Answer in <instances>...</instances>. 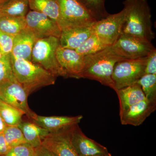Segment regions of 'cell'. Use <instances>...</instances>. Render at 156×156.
<instances>
[{
	"label": "cell",
	"instance_id": "cell-1",
	"mask_svg": "<svg viewBox=\"0 0 156 156\" xmlns=\"http://www.w3.org/2000/svg\"><path fill=\"white\" fill-rule=\"evenodd\" d=\"M126 17L122 33L151 42L155 38L147 0H125Z\"/></svg>",
	"mask_w": 156,
	"mask_h": 156
},
{
	"label": "cell",
	"instance_id": "cell-2",
	"mask_svg": "<svg viewBox=\"0 0 156 156\" xmlns=\"http://www.w3.org/2000/svg\"><path fill=\"white\" fill-rule=\"evenodd\" d=\"M11 61L15 79L28 95L42 87L55 84L56 77L38 65L11 56Z\"/></svg>",
	"mask_w": 156,
	"mask_h": 156
},
{
	"label": "cell",
	"instance_id": "cell-3",
	"mask_svg": "<svg viewBox=\"0 0 156 156\" xmlns=\"http://www.w3.org/2000/svg\"><path fill=\"white\" fill-rule=\"evenodd\" d=\"M122 60L113 52L110 46L95 54L85 56V66L80 78L97 81L113 89V71L115 63Z\"/></svg>",
	"mask_w": 156,
	"mask_h": 156
},
{
	"label": "cell",
	"instance_id": "cell-4",
	"mask_svg": "<svg viewBox=\"0 0 156 156\" xmlns=\"http://www.w3.org/2000/svg\"><path fill=\"white\" fill-rule=\"evenodd\" d=\"M59 46V38L56 37L37 39L33 49L31 61L41 66L56 78H66L56 57V50Z\"/></svg>",
	"mask_w": 156,
	"mask_h": 156
},
{
	"label": "cell",
	"instance_id": "cell-5",
	"mask_svg": "<svg viewBox=\"0 0 156 156\" xmlns=\"http://www.w3.org/2000/svg\"><path fill=\"white\" fill-rule=\"evenodd\" d=\"M147 56L132 59H123L115 64L112 79L115 91L137 83L144 75Z\"/></svg>",
	"mask_w": 156,
	"mask_h": 156
},
{
	"label": "cell",
	"instance_id": "cell-6",
	"mask_svg": "<svg viewBox=\"0 0 156 156\" xmlns=\"http://www.w3.org/2000/svg\"><path fill=\"white\" fill-rule=\"evenodd\" d=\"M110 48L117 56L123 59L147 57L156 49L151 42L124 34H121Z\"/></svg>",
	"mask_w": 156,
	"mask_h": 156
},
{
	"label": "cell",
	"instance_id": "cell-7",
	"mask_svg": "<svg viewBox=\"0 0 156 156\" xmlns=\"http://www.w3.org/2000/svg\"><path fill=\"white\" fill-rule=\"evenodd\" d=\"M61 20L59 27L64 29L90 26L96 20L79 0H58Z\"/></svg>",
	"mask_w": 156,
	"mask_h": 156
},
{
	"label": "cell",
	"instance_id": "cell-8",
	"mask_svg": "<svg viewBox=\"0 0 156 156\" xmlns=\"http://www.w3.org/2000/svg\"><path fill=\"white\" fill-rule=\"evenodd\" d=\"M28 95L15 78L0 84V98L3 101L22 111L31 120L36 114L27 102Z\"/></svg>",
	"mask_w": 156,
	"mask_h": 156
},
{
	"label": "cell",
	"instance_id": "cell-9",
	"mask_svg": "<svg viewBox=\"0 0 156 156\" xmlns=\"http://www.w3.org/2000/svg\"><path fill=\"white\" fill-rule=\"evenodd\" d=\"M27 27L37 39L60 36L61 29L58 23L45 14L34 11H29L25 17Z\"/></svg>",
	"mask_w": 156,
	"mask_h": 156
},
{
	"label": "cell",
	"instance_id": "cell-10",
	"mask_svg": "<svg viewBox=\"0 0 156 156\" xmlns=\"http://www.w3.org/2000/svg\"><path fill=\"white\" fill-rule=\"evenodd\" d=\"M78 125L73 126L70 132L71 143L77 156H112L106 147L87 137Z\"/></svg>",
	"mask_w": 156,
	"mask_h": 156
},
{
	"label": "cell",
	"instance_id": "cell-11",
	"mask_svg": "<svg viewBox=\"0 0 156 156\" xmlns=\"http://www.w3.org/2000/svg\"><path fill=\"white\" fill-rule=\"evenodd\" d=\"M126 12L124 7L119 13L109 14L105 18L96 21L92 26L94 33L112 44L122 33Z\"/></svg>",
	"mask_w": 156,
	"mask_h": 156
},
{
	"label": "cell",
	"instance_id": "cell-12",
	"mask_svg": "<svg viewBox=\"0 0 156 156\" xmlns=\"http://www.w3.org/2000/svg\"><path fill=\"white\" fill-rule=\"evenodd\" d=\"M72 126L49 133L42 139L41 145L55 156H77L71 143Z\"/></svg>",
	"mask_w": 156,
	"mask_h": 156
},
{
	"label": "cell",
	"instance_id": "cell-13",
	"mask_svg": "<svg viewBox=\"0 0 156 156\" xmlns=\"http://www.w3.org/2000/svg\"><path fill=\"white\" fill-rule=\"evenodd\" d=\"M56 57L66 78L80 79L85 66V56L79 54L76 50L59 46L56 50Z\"/></svg>",
	"mask_w": 156,
	"mask_h": 156
},
{
	"label": "cell",
	"instance_id": "cell-14",
	"mask_svg": "<svg viewBox=\"0 0 156 156\" xmlns=\"http://www.w3.org/2000/svg\"><path fill=\"white\" fill-rule=\"evenodd\" d=\"M156 109V102L145 98L119 112L121 124L140 126Z\"/></svg>",
	"mask_w": 156,
	"mask_h": 156
},
{
	"label": "cell",
	"instance_id": "cell-15",
	"mask_svg": "<svg viewBox=\"0 0 156 156\" xmlns=\"http://www.w3.org/2000/svg\"><path fill=\"white\" fill-rule=\"evenodd\" d=\"M83 118L82 115L76 116H44L38 115L36 114L31 120L37 125L46 129L49 133H51L79 124Z\"/></svg>",
	"mask_w": 156,
	"mask_h": 156
},
{
	"label": "cell",
	"instance_id": "cell-16",
	"mask_svg": "<svg viewBox=\"0 0 156 156\" xmlns=\"http://www.w3.org/2000/svg\"><path fill=\"white\" fill-rule=\"evenodd\" d=\"M92 26L62 30L59 38V46L76 50L94 33Z\"/></svg>",
	"mask_w": 156,
	"mask_h": 156
},
{
	"label": "cell",
	"instance_id": "cell-17",
	"mask_svg": "<svg viewBox=\"0 0 156 156\" xmlns=\"http://www.w3.org/2000/svg\"><path fill=\"white\" fill-rule=\"evenodd\" d=\"M37 40L27 27L14 36L11 57L31 61L34 45Z\"/></svg>",
	"mask_w": 156,
	"mask_h": 156
},
{
	"label": "cell",
	"instance_id": "cell-18",
	"mask_svg": "<svg viewBox=\"0 0 156 156\" xmlns=\"http://www.w3.org/2000/svg\"><path fill=\"white\" fill-rule=\"evenodd\" d=\"M119 101V112L146 98L139 84L136 83L115 91Z\"/></svg>",
	"mask_w": 156,
	"mask_h": 156
},
{
	"label": "cell",
	"instance_id": "cell-19",
	"mask_svg": "<svg viewBox=\"0 0 156 156\" xmlns=\"http://www.w3.org/2000/svg\"><path fill=\"white\" fill-rule=\"evenodd\" d=\"M29 7L31 11L45 14L59 26L61 13L58 0H29Z\"/></svg>",
	"mask_w": 156,
	"mask_h": 156
},
{
	"label": "cell",
	"instance_id": "cell-20",
	"mask_svg": "<svg viewBox=\"0 0 156 156\" xmlns=\"http://www.w3.org/2000/svg\"><path fill=\"white\" fill-rule=\"evenodd\" d=\"M18 126L22 131L27 143L34 148L41 145L42 139L50 133L33 122L22 121Z\"/></svg>",
	"mask_w": 156,
	"mask_h": 156
},
{
	"label": "cell",
	"instance_id": "cell-21",
	"mask_svg": "<svg viewBox=\"0 0 156 156\" xmlns=\"http://www.w3.org/2000/svg\"><path fill=\"white\" fill-rule=\"evenodd\" d=\"M111 45L105 39L94 33L76 51L82 56H86L100 52Z\"/></svg>",
	"mask_w": 156,
	"mask_h": 156
},
{
	"label": "cell",
	"instance_id": "cell-22",
	"mask_svg": "<svg viewBox=\"0 0 156 156\" xmlns=\"http://www.w3.org/2000/svg\"><path fill=\"white\" fill-rule=\"evenodd\" d=\"M29 8V0H8L0 7V16L24 17Z\"/></svg>",
	"mask_w": 156,
	"mask_h": 156
},
{
	"label": "cell",
	"instance_id": "cell-23",
	"mask_svg": "<svg viewBox=\"0 0 156 156\" xmlns=\"http://www.w3.org/2000/svg\"><path fill=\"white\" fill-rule=\"evenodd\" d=\"M27 27L25 17L0 16V30L11 35H16Z\"/></svg>",
	"mask_w": 156,
	"mask_h": 156
},
{
	"label": "cell",
	"instance_id": "cell-24",
	"mask_svg": "<svg viewBox=\"0 0 156 156\" xmlns=\"http://www.w3.org/2000/svg\"><path fill=\"white\" fill-rule=\"evenodd\" d=\"M25 113L3 101L0 107V115L7 126H18L22 122Z\"/></svg>",
	"mask_w": 156,
	"mask_h": 156
},
{
	"label": "cell",
	"instance_id": "cell-25",
	"mask_svg": "<svg viewBox=\"0 0 156 156\" xmlns=\"http://www.w3.org/2000/svg\"><path fill=\"white\" fill-rule=\"evenodd\" d=\"M96 21L109 15L105 7V0H79Z\"/></svg>",
	"mask_w": 156,
	"mask_h": 156
},
{
	"label": "cell",
	"instance_id": "cell-26",
	"mask_svg": "<svg viewBox=\"0 0 156 156\" xmlns=\"http://www.w3.org/2000/svg\"><path fill=\"white\" fill-rule=\"evenodd\" d=\"M146 98L156 102V74H144L137 81Z\"/></svg>",
	"mask_w": 156,
	"mask_h": 156
},
{
	"label": "cell",
	"instance_id": "cell-27",
	"mask_svg": "<svg viewBox=\"0 0 156 156\" xmlns=\"http://www.w3.org/2000/svg\"><path fill=\"white\" fill-rule=\"evenodd\" d=\"M3 133L6 142L11 148L27 143L18 126H7Z\"/></svg>",
	"mask_w": 156,
	"mask_h": 156
},
{
	"label": "cell",
	"instance_id": "cell-28",
	"mask_svg": "<svg viewBox=\"0 0 156 156\" xmlns=\"http://www.w3.org/2000/svg\"><path fill=\"white\" fill-rule=\"evenodd\" d=\"M15 78L11 61V55L3 56L0 59V84Z\"/></svg>",
	"mask_w": 156,
	"mask_h": 156
},
{
	"label": "cell",
	"instance_id": "cell-29",
	"mask_svg": "<svg viewBox=\"0 0 156 156\" xmlns=\"http://www.w3.org/2000/svg\"><path fill=\"white\" fill-rule=\"evenodd\" d=\"M35 153V148L26 143L11 147L2 156H31Z\"/></svg>",
	"mask_w": 156,
	"mask_h": 156
},
{
	"label": "cell",
	"instance_id": "cell-30",
	"mask_svg": "<svg viewBox=\"0 0 156 156\" xmlns=\"http://www.w3.org/2000/svg\"><path fill=\"white\" fill-rule=\"evenodd\" d=\"M14 36L0 30V50L3 56L11 55L14 44Z\"/></svg>",
	"mask_w": 156,
	"mask_h": 156
},
{
	"label": "cell",
	"instance_id": "cell-31",
	"mask_svg": "<svg viewBox=\"0 0 156 156\" xmlns=\"http://www.w3.org/2000/svg\"><path fill=\"white\" fill-rule=\"evenodd\" d=\"M144 74H156V49L147 56Z\"/></svg>",
	"mask_w": 156,
	"mask_h": 156
},
{
	"label": "cell",
	"instance_id": "cell-32",
	"mask_svg": "<svg viewBox=\"0 0 156 156\" xmlns=\"http://www.w3.org/2000/svg\"><path fill=\"white\" fill-rule=\"evenodd\" d=\"M11 148L6 142L3 133H0V156L5 154Z\"/></svg>",
	"mask_w": 156,
	"mask_h": 156
},
{
	"label": "cell",
	"instance_id": "cell-33",
	"mask_svg": "<svg viewBox=\"0 0 156 156\" xmlns=\"http://www.w3.org/2000/svg\"><path fill=\"white\" fill-rule=\"evenodd\" d=\"M35 151L37 156H55L42 145L36 148Z\"/></svg>",
	"mask_w": 156,
	"mask_h": 156
},
{
	"label": "cell",
	"instance_id": "cell-34",
	"mask_svg": "<svg viewBox=\"0 0 156 156\" xmlns=\"http://www.w3.org/2000/svg\"><path fill=\"white\" fill-rule=\"evenodd\" d=\"M7 125L0 115V133H3Z\"/></svg>",
	"mask_w": 156,
	"mask_h": 156
},
{
	"label": "cell",
	"instance_id": "cell-35",
	"mask_svg": "<svg viewBox=\"0 0 156 156\" xmlns=\"http://www.w3.org/2000/svg\"><path fill=\"white\" fill-rule=\"evenodd\" d=\"M7 1L8 0H0V7Z\"/></svg>",
	"mask_w": 156,
	"mask_h": 156
},
{
	"label": "cell",
	"instance_id": "cell-36",
	"mask_svg": "<svg viewBox=\"0 0 156 156\" xmlns=\"http://www.w3.org/2000/svg\"><path fill=\"white\" fill-rule=\"evenodd\" d=\"M2 54V53H1V50H0V59L2 58V57L3 56Z\"/></svg>",
	"mask_w": 156,
	"mask_h": 156
},
{
	"label": "cell",
	"instance_id": "cell-37",
	"mask_svg": "<svg viewBox=\"0 0 156 156\" xmlns=\"http://www.w3.org/2000/svg\"><path fill=\"white\" fill-rule=\"evenodd\" d=\"M3 101L2 100V99L0 98V107H1V105H2V103Z\"/></svg>",
	"mask_w": 156,
	"mask_h": 156
},
{
	"label": "cell",
	"instance_id": "cell-38",
	"mask_svg": "<svg viewBox=\"0 0 156 156\" xmlns=\"http://www.w3.org/2000/svg\"><path fill=\"white\" fill-rule=\"evenodd\" d=\"M37 156L36 153L35 154H34V155H32V156Z\"/></svg>",
	"mask_w": 156,
	"mask_h": 156
},
{
	"label": "cell",
	"instance_id": "cell-39",
	"mask_svg": "<svg viewBox=\"0 0 156 156\" xmlns=\"http://www.w3.org/2000/svg\"></svg>",
	"mask_w": 156,
	"mask_h": 156
}]
</instances>
